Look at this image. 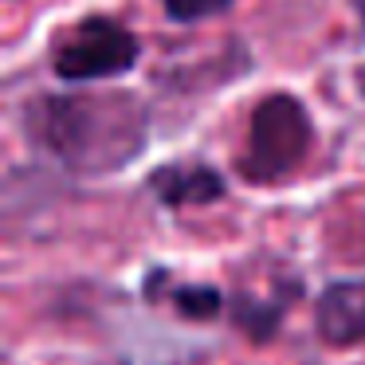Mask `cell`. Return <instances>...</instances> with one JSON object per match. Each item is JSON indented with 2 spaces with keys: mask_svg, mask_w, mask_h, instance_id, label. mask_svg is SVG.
<instances>
[{
  "mask_svg": "<svg viewBox=\"0 0 365 365\" xmlns=\"http://www.w3.org/2000/svg\"><path fill=\"white\" fill-rule=\"evenodd\" d=\"M307 150H310V118L302 110V103L291 95H267L252 110L240 173L247 181H279L307 158Z\"/></svg>",
  "mask_w": 365,
  "mask_h": 365,
  "instance_id": "2",
  "label": "cell"
},
{
  "mask_svg": "<svg viewBox=\"0 0 365 365\" xmlns=\"http://www.w3.org/2000/svg\"><path fill=\"white\" fill-rule=\"evenodd\" d=\"M138 56H142V43L130 28H122L110 16H87L67 28V36L56 43L51 67L67 83H95L126 75L138 63Z\"/></svg>",
  "mask_w": 365,
  "mask_h": 365,
  "instance_id": "3",
  "label": "cell"
},
{
  "mask_svg": "<svg viewBox=\"0 0 365 365\" xmlns=\"http://www.w3.org/2000/svg\"><path fill=\"white\" fill-rule=\"evenodd\" d=\"M28 134L79 173H110L145 145V106L130 95H43Z\"/></svg>",
  "mask_w": 365,
  "mask_h": 365,
  "instance_id": "1",
  "label": "cell"
},
{
  "mask_svg": "<svg viewBox=\"0 0 365 365\" xmlns=\"http://www.w3.org/2000/svg\"><path fill=\"white\" fill-rule=\"evenodd\" d=\"M150 185L169 208L208 205V200L224 197L220 173H212L208 165H165V169H158V173L150 177Z\"/></svg>",
  "mask_w": 365,
  "mask_h": 365,
  "instance_id": "5",
  "label": "cell"
},
{
  "mask_svg": "<svg viewBox=\"0 0 365 365\" xmlns=\"http://www.w3.org/2000/svg\"><path fill=\"white\" fill-rule=\"evenodd\" d=\"M161 9L177 24H200V20H212L220 12H228L232 0H161Z\"/></svg>",
  "mask_w": 365,
  "mask_h": 365,
  "instance_id": "6",
  "label": "cell"
},
{
  "mask_svg": "<svg viewBox=\"0 0 365 365\" xmlns=\"http://www.w3.org/2000/svg\"><path fill=\"white\" fill-rule=\"evenodd\" d=\"M173 302L189 318H212L220 310V294L212 287H181V291H173Z\"/></svg>",
  "mask_w": 365,
  "mask_h": 365,
  "instance_id": "7",
  "label": "cell"
},
{
  "mask_svg": "<svg viewBox=\"0 0 365 365\" xmlns=\"http://www.w3.org/2000/svg\"><path fill=\"white\" fill-rule=\"evenodd\" d=\"M314 322L330 346H365V279L330 283L318 294Z\"/></svg>",
  "mask_w": 365,
  "mask_h": 365,
  "instance_id": "4",
  "label": "cell"
}]
</instances>
